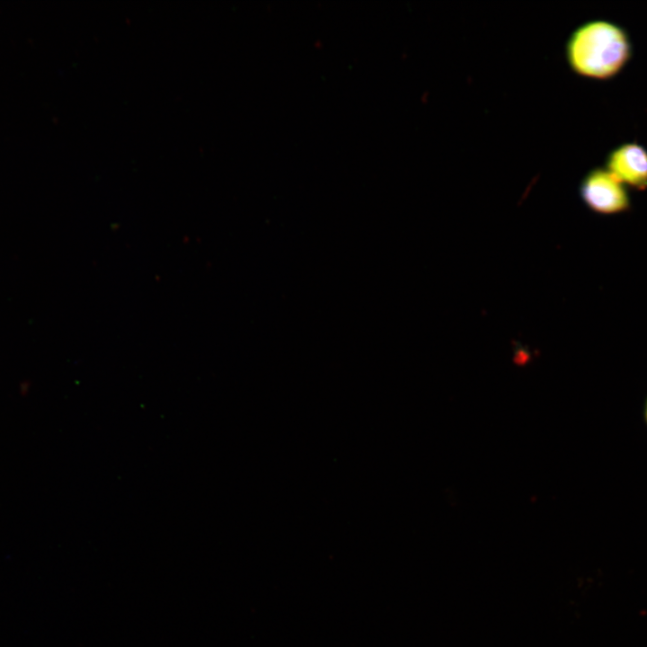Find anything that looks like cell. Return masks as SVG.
<instances>
[{
  "instance_id": "1",
  "label": "cell",
  "mask_w": 647,
  "mask_h": 647,
  "mask_svg": "<svg viewBox=\"0 0 647 647\" xmlns=\"http://www.w3.org/2000/svg\"><path fill=\"white\" fill-rule=\"evenodd\" d=\"M571 68L598 80L617 75L631 58L628 34L619 25L602 20L587 22L569 37L565 49Z\"/></svg>"
},
{
  "instance_id": "3",
  "label": "cell",
  "mask_w": 647,
  "mask_h": 647,
  "mask_svg": "<svg viewBox=\"0 0 647 647\" xmlns=\"http://www.w3.org/2000/svg\"><path fill=\"white\" fill-rule=\"evenodd\" d=\"M606 169L623 184L637 190L647 189V150L637 143L623 144L612 150Z\"/></svg>"
},
{
  "instance_id": "2",
  "label": "cell",
  "mask_w": 647,
  "mask_h": 647,
  "mask_svg": "<svg viewBox=\"0 0 647 647\" xmlns=\"http://www.w3.org/2000/svg\"><path fill=\"white\" fill-rule=\"evenodd\" d=\"M580 193L584 203L599 214L626 210L630 199L624 184L606 168H595L583 178Z\"/></svg>"
},
{
  "instance_id": "4",
  "label": "cell",
  "mask_w": 647,
  "mask_h": 647,
  "mask_svg": "<svg viewBox=\"0 0 647 647\" xmlns=\"http://www.w3.org/2000/svg\"><path fill=\"white\" fill-rule=\"evenodd\" d=\"M645 417H646V421H647V403H646V407H645Z\"/></svg>"
}]
</instances>
